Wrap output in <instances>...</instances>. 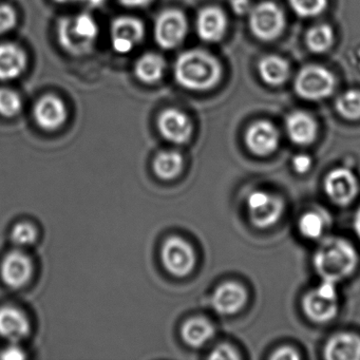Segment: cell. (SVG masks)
Wrapping results in <instances>:
<instances>
[{
  "label": "cell",
  "instance_id": "16",
  "mask_svg": "<svg viewBox=\"0 0 360 360\" xmlns=\"http://www.w3.org/2000/svg\"><path fill=\"white\" fill-rule=\"evenodd\" d=\"M33 265L30 257L20 250L9 252L1 263V277L10 288L24 286L30 280Z\"/></svg>",
  "mask_w": 360,
  "mask_h": 360
},
{
  "label": "cell",
  "instance_id": "27",
  "mask_svg": "<svg viewBox=\"0 0 360 360\" xmlns=\"http://www.w3.org/2000/svg\"><path fill=\"white\" fill-rule=\"evenodd\" d=\"M337 112L349 121L360 120V91L351 89L343 92L336 100Z\"/></svg>",
  "mask_w": 360,
  "mask_h": 360
},
{
  "label": "cell",
  "instance_id": "25",
  "mask_svg": "<svg viewBox=\"0 0 360 360\" xmlns=\"http://www.w3.org/2000/svg\"><path fill=\"white\" fill-rule=\"evenodd\" d=\"M183 155L176 150L161 151L153 161V169L160 179L172 180L181 174L183 169Z\"/></svg>",
  "mask_w": 360,
  "mask_h": 360
},
{
  "label": "cell",
  "instance_id": "10",
  "mask_svg": "<svg viewBox=\"0 0 360 360\" xmlns=\"http://www.w3.org/2000/svg\"><path fill=\"white\" fill-rule=\"evenodd\" d=\"M145 37V27L140 20L131 16H120L110 25V43L119 54L134 51Z\"/></svg>",
  "mask_w": 360,
  "mask_h": 360
},
{
  "label": "cell",
  "instance_id": "17",
  "mask_svg": "<svg viewBox=\"0 0 360 360\" xmlns=\"http://www.w3.org/2000/svg\"><path fill=\"white\" fill-rule=\"evenodd\" d=\"M227 18L218 7H206L198 14L195 30L205 43H218L226 33Z\"/></svg>",
  "mask_w": 360,
  "mask_h": 360
},
{
  "label": "cell",
  "instance_id": "33",
  "mask_svg": "<svg viewBox=\"0 0 360 360\" xmlns=\"http://www.w3.org/2000/svg\"><path fill=\"white\" fill-rule=\"evenodd\" d=\"M208 358L214 360H238L241 358V356L239 355L235 347L223 343V345L214 347Z\"/></svg>",
  "mask_w": 360,
  "mask_h": 360
},
{
  "label": "cell",
  "instance_id": "4",
  "mask_svg": "<svg viewBox=\"0 0 360 360\" xmlns=\"http://www.w3.org/2000/svg\"><path fill=\"white\" fill-rule=\"evenodd\" d=\"M303 313L316 323H326L338 313L336 283L322 280L317 288L309 290L302 298Z\"/></svg>",
  "mask_w": 360,
  "mask_h": 360
},
{
  "label": "cell",
  "instance_id": "22",
  "mask_svg": "<svg viewBox=\"0 0 360 360\" xmlns=\"http://www.w3.org/2000/svg\"><path fill=\"white\" fill-rule=\"evenodd\" d=\"M259 75L267 85L278 87L283 85L290 75L288 63L281 56H267L258 65Z\"/></svg>",
  "mask_w": 360,
  "mask_h": 360
},
{
  "label": "cell",
  "instance_id": "14",
  "mask_svg": "<svg viewBox=\"0 0 360 360\" xmlns=\"http://www.w3.org/2000/svg\"><path fill=\"white\" fill-rule=\"evenodd\" d=\"M33 117L41 129L54 131L66 122V105L58 96L48 94L35 103Z\"/></svg>",
  "mask_w": 360,
  "mask_h": 360
},
{
  "label": "cell",
  "instance_id": "6",
  "mask_svg": "<svg viewBox=\"0 0 360 360\" xmlns=\"http://www.w3.org/2000/svg\"><path fill=\"white\" fill-rule=\"evenodd\" d=\"M285 18L279 6L264 1L250 10V28L258 39L271 41L283 32Z\"/></svg>",
  "mask_w": 360,
  "mask_h": 360
},
{
  "label": "cell",
  "instance_id": "18",
  "mask_svg": "<svg viewBox=\"0 0 360 360\" xmlns=\"http://www.w3.org/2000/svg\"><path fill=\"white\" fill-rule=\"evenodd\" d=\"M286 134L294 144L307 146L315 142L318 134L317 122L309 113L294 111L285 121Z\"/></svg>",
  "mask_w": 360,
  "mask_h": 360
},
{
  "label": "cell",
  "instance_id": "31",
  "mask_svg": "<svg viewBox=\"0 0 360 360\" xmlns=\"http://www.w3.org/2000/svg\"><path fill=\"white\" fill-rule=\"evenodd\" d=\"M11 239L15 245L20 248H28L37 241V229L30 223H20L12 231Z\"/></svg>",
  "mask_w": 360,
  "mask_h": 360
},
{
  "label": "cell",
  "instance_id": "7",
  "mask_svg": "<svg viewBox=\"0 0 360 360\" xmlns=\"http://www.w3.org/2000/svg\"><path fill=\"white\" fill-rule=\"evenodd\" d=\"M250 222L258 229L274 226L281 219L284 203L281 198L264 191H255L246 200Z\"/></svg>",
  "mask_w": 360,
  "mask_h": 360
},
{
  "label": "cell",
  "instance_id": "15",
  "mask_svg": "<svg viewBox=\"0 0 360 360\" xmlns=\"http://www.w3.org/2000/svg\"><path fill=\"white\" fill-rule=\"evenodd\" d=\"M248 294L245 288L238 282H225L216 288L212 297L214 311L220 315H235L248 302Z\"/></svg>",
  "mask_w": 360,
  "mask_h": 360
},
{
  "label": "cell",
  "instance_id": "38",
  "mask_svg": "<svg viewBox=\"0 0 360 360\" xmlns=\"http://www.w3.org/2000/svg\"><path fill=\"white\" fill-rule=\"evenodd\" d=\"M248 7H250L248 0H233L231 4V8L237 14H243L244 12L248 11Z\"/></svg>",
  "mask_w": 360,
  "mask_h": 360
},
{
  "label": "cell",
  "instance_id": "26",
  "mask_svg": "<svg viewBox=\"0 0 360 360\" xmlns=\"http://www.w3.org/2000/svg\"><path fill=\"white\" fill-rule=\"evenodd\" d=\"M334 41V31L326 24L311 27L305 35L307 48L314 53H324L328 51L332 48Z\"/></svg>",
  "mask_w": 360,
  "mask_h": 360
},
{
  "label": "cell",
  "instance_id": "36",
  "mask_svg": "<svg viewBox=\"0 0 360 360\" xmlns=\"http://www.w3.org/2000/svg\"><path fill=\"white\" fill-rule=\"evenodd\" d=\"M26 357L24 349L15 345H10L0 353V358L5 360H22Z\"/></svg>",
  "mask_w": 360,
  "mask_h": 360
},
{
  "label": "cell",
  "instance_id": "3",
  "mask_svg": "<svg viewBox=\"0 0 360 360\" xmlns=\"http://www.w3.org/2000/svg\"><path fill=\"white\" fill-rule=\"evenodd\" d=\"M98 22L88 13L60 18L56 26L58 44L73 56L89 54L98 41Z\"/></svg>",
  "mask_w": 360,
  "mask_h": 360
},
{
  "label": "cell",
  "instance_id": "9",
  "mask_svg": "<svg viewBox=\"0 0 360 360\" xmlns=\"http://www.w3.org/2000/svg\"><path fill=\"white\" fill-rule=\"evenodd\" d=\"M161 255L164 266L176 277H185L191 274L197 262L193 246L180 237L166 240Z\"/></svg>",
  "mask_w": 360,
  "mask_h": 360
},
{
  "label": "cell",
  "instance_id": "19",
  "mask_svg": "<svg viewBox=\"0 0 360 360\" xmlns=\"http://www.w3.org/2000/svg\"><path fill=\"white\" fill-rule=\"evenodd\" d=\"M31 326L24 311L13 307L0 309V336L11 341L20 342L28 337Z\"/></svg>",
  "mask_w": 360,
  "mask_h": 360
},
{
  "label": "cell",
  "instance_id": "23",
  "mask_svg": "<svg viewBox=\"0 0 360 360\" xmlns=\"http://www.w3.org/2000/svg\"><path fill=\"white\" fill-rule=\"evenodd\" d=\"M214 336V326L204 317H193L187 320L182 326V337L187 345L193 347H202Z\"/></svg>",
  "mask_w": 360,
  "mask_h": 360
},
{
  "label": "cell",
  "instance_id": "11",
  "mask_svg": "<svg viewBox=\"0 0 360 360\" xmlns=\"http://www.w3.org/2000/svg\"><path fill=\"white\" fill-rule=\"evenodd\" d=\"M324 191L333 203L338 206H347L357 197L359 183L351 169L338 167L326 176Z\"/></svg>",
  "mask_w": 360,
  "mask_h": 360
},
{
  "label": "cell",
  "instance_id": "1",
  "mask_svg": "<svg viewBox=\"0 0 360 360\" xmlns=\"http://www.w3.org/2000/svg\"><path fill=\"white\" fill-rule=\"evenodd\" d=\"M176 83L191 91H206L222 79L220 62L204 50H187L176 58L174 67Z\"/></svg>",
  "mask_w": 360,
  "mask_h": 360
},
{
  "label": "cell",
  "instance_id": "39",
  "mask_svg": "<svg viewBox=\"0 0 360 360\" xmlns=\"http://www.w3.org/2000/svg\"><path fill=\"white\" fill-rule=\"evenodd\" d=\"M354 229H355L356 235L360 239V207L356 212L355 218H354Z\"/></svg>",
  "mask_w": 360,
  "mask_h": 360
},
{
  "label": "cell",
  "instance_id": "28",
  "mask_svg": "<svg viewBox=\"0 0 360 360\" xmlns=\"http://www.w3.org/2000/svg\"><path fill=\"white\" fill-rule=\"evenodd\" d=\"M326 220L317 212H307L299 219L298 229L303 237L309 240H318L326 231Z\"/></svg>",
  "mask_w": 360,
  "mask_h": 360
},
{
  "label": "cell",
  "instance_id": "21",
  "mask_svg": "<svg viewBox=\"0 0 360 360\" xmlns=\"http://www.w3.org/2000/svg\"><path fill=\"white\" fill-rule=\"evenodd\" d=\"M26 53L14 44H0V81H12L22 75L27 67Z\"/></svg>",
  "mask_w": 360,
  "mask_h": 360
},
{
  "label": "cell",
  "instance_id": "29",
  "mask_svg": "<svg viewBox=\"0 0 360 360\" xmlns=\"http://www.w3.org/2000/svg\"><path fill=\"white\" fill-rule=\"evenodd\" d=\"M288 3L295 14L303 18L321 15L328 7V0H288Z\"/></svg>",
  "mask_w": 360,
  "mask_h": 360
},
{
  "label": "cell",
  "instance_id": "32",
  "mask_svg": "<svg viewBox=\"0 0 360 360\" xmlns=\"http://www.w3.org/2000/svg\"><path fill=\"white\" fill-rule=\"evenodd\" d=\"M16 13L13 8L0 5V34H5L15 27Z\"/></svg>",
  "mask_w": 360,
  "mask_h": 360
},
{
  "label": "cell",
  "instance_id": "12",
  "mask_svg": "<svg viewBox=\"0 0 360 360\" xmlns=\"http://www.w3.org/2000/svg\"><path fill=\"white\" fill-rule=\"evenodd\" d=\"M158 129L168 142L183 145L191 140L193 123L186 113L179 109L168 108L158 117Z\"/></svg>",
  "mask_w": 360,
  "mask_h": 360
},
{
  "label": "cell",
  "instance_id": "2",
  "mask_svg": "<svg viewBox=\"0 0 360 360\" xmlns=\"http://www.w3.org/2000/svg\"><path fill=\"white\" fill-rule=\"evenodd\" d=\"M359 257L353 244L339 237L324 239L314 254L313 263L322 280L337 282L349 277L357 269Z\"/></svg>",
  "mask_w": 360,
  "mask_h": 360
},
{
  "label": "cell",
  "instance_id": "35",
  "mask_svg": "<svg viewBox=\"0 0 360 360\" xmlns=\"http://www.w3.org/2000/svg\"><path fill=\"white\" fill-rule=\"evenodd\" d=\"M271 359L274 360H298L300 358L298 352L290 347H281L274 351L271 355Z\"/></svg>",
  "mask_w": 360,
  "mask_h": 360
},
{
  "label": "cell",
  "instance_id": "24",
  "mask_svg": "<svg viewBox=\"0 0 360 360\" xmlns=\"http://www.w3.org/2000/svg\"><path fill=\"white\" fill-rule=\"evenodd\" d=\"M165 68V60L160 54L148 52L136 60L134 75L142 83L155 84L163 77Z\"/></svg>",
  "mask_w": 360,
  "mask_h": 360
},
{
  "label": "cell",
  "instance_id": "8",
  "mask_svg": "<svg viewBox=\"0 0 360 360\" xmlns=\"http://www.w3.org/2000/svg\"><path fill=\"white\" fill-rule=\"evenodd\" d=\"M188 32L186 16L180 10L168 9L162 12L153 27V37L160 48L174 50L184 41Z\"/></svg>",
  "mask_w": 360,
  "mask_h": 360
},
{
  "label": "cell",
  "instance_id": "5",
  "mask_svg": "<svg viewBox=\"0 0 360 360\" xmlns=\"http://www.w3.org/2000/svg\"><path fill=\"white\" fill-rule=\"evenodd\" d=\"M295 91L307 101H320L334 92L336 79L334 75L319 65L303 67L295 79Z\"/></svg>",
  "mask_w": 360,
  "mask_h": 360
},
{
  "label": "cell",
  "instance_id": "30",
  "mask_svg": "<svg viewBox=\"0 0 360 360\" xmlns=\"http://www.w3.org/2000/svg\"><path fill=\"white\" fill-rule=\"evenodd\" d=\"M22 102L20 96L9 88H0V115L14 117L20 112Z\"/></svg>",
  "mask_w": 360,
  "mask_h": 360
},
{
  "label": "cell",
  "instance_id": "20",
  "mask_svg": "<svg viewBox=\"0 0 360 360\" xmlns=\"http://www.w3.org/2000/svg\"><path fill=\"white\" fill-rule=\"evenodd\" d=\"M328 360H360V337L353 333H338L324 347Z\"/></svg>",
  "mask_w": 360,
  "mask_h": 360
},
{
  "label": "cell",
  "instance_id": "34",
  "mask_svg": "<svg viewBox=\"0 0 360 360\" xmlns=\"http://www.w3.org/2000/svg\"><path fill=\"white\" fill-rule=\"evenodd\" d=\"M311 158L309 155H304V153H300V155H295L292 159V169L297 172V174H304L309 172L311 168Z\"/></svg>",
  "mask_w": 360,
  "mask_h": 360
},
{
  "label": "cell",
  "instance_id": "41",
  "mask_svg": "<svg viewBox=\"0 0 360 360\" xmlns=\"http://www.w3.org/2000/svg\"><path fill=\"white\" fill-rule=\"evenodd\" d=\"M56 3L60 4V5H66V4L75 3V0H54Z\"/></svg>",
  "mask_w": 360,
  "mask_h": 360
},
{
  "label": "cell",
  "instance_id": "37",
  "mask_svg": "<svg viewBox=\"0 0 360 360\" xmlns=\"http://www.w3.org/2000/svg\"><path fill=\"white\" fill-rule=\"evenodd\" d=\"M119 3L124 7L138 9V8H144L150 5L153 0H119Z\"/></svg>",
  "mask_w": 360,
  "mask_h": 360
},
{
  "label": "cell",
  "instance_id": "40",
  "mask_svg": "<svg viewBox=\"0 0 360 360\" xmlns=\"http://www.w3.org/2000/svg\"><path fill=\"white\" fill-rule=\"evenodd\" d=\"M105 1L106 0H86L85 4L91 8H98L104 5Z\"/></svg>",
  "mask_w": 360,
  "mask_h": 360
},
{
  "label": "cell",
  "instance_id": "13",
  "mask_svg": "<svg viewBox=\"0 0 360 360\" xmlns=\"http://www.w3.org/2000/svg\"><path fill=\"white\" fill-rule=\"evenodd\" d=\"M279 142V132L271 122H256L246 130V146L250 153L258 157L271 155L278 148Z\"/></svg>",
  "mask_w": 360,
  "mask_h": 360
}]
</instances>
